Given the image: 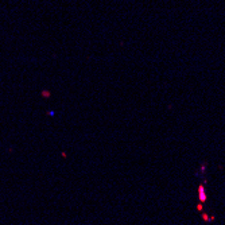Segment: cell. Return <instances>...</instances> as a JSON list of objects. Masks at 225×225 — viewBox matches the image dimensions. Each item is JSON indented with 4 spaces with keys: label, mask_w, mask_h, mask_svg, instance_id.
<instances>
[{
    "label": "cell",
    "mask_w": 225,
    "mask_h": 225,
    "mask_svg": "<svg viewBox=\"0 0 225 225\" xmlns=\"http://www.w3.org/2000/svg\"><path fill=\"white\" fill-rule=\"evenodd\" d=\"M198 193H199V199H201L202 202H205V201H206V193H205V189H204V186H199V190H198Z\"/></svg>",
    "instance_id": "6da1fadb"
}]
</instances>
